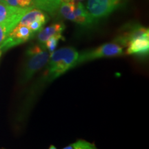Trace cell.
<instances>
[{
    "label": "cell",
    "mask_w": 149,
    "mask_h": 149,
    "mask_svg": "<svg viewBox=\"0 0 149 149\" xmlns=\"http://www.w3.org/2000/svg\"><path fill=\"white\" fill-rule=\"evenodd\" d=\"M62 149H97L95 145L83 139H79L72 143Z\"/></svg>",
    "instance_id": "13"
},
{
    "label": "cell",
    "mask_w": 149,
    "mask_h": 149,
    "mask_svg": "<svg viewBox=\"0 0 149 149\" xmlns=\"http://www.w3.org/2000/svg\"><path fill=\"white\" fill-rule=\"evenodd\" d=\"M0 1H1V2H5V1H6V0H0Z\"/></svg>",
    "instance_id": "20"
},
{
    "label": "cell",
    "mask_w": 149,
    "mask_h": 149,
    "mask_svg": "<svg viewBox=\"0 0 149 149\" xmlns=\"http://www.w3.org/2000/svg\"><path fill=\"white\" fill-rule=\"evenodd\" d=\"M124 54V49L122 46L116 42H111L104 44L95 48L84 51L79 53L77 65L82 63L95 60L104 57H113L122 55Z\"/></svg>",
    "instance_id": "4"
},
{
    "label": "cell",
    "mask_w": 149,
    "mask_h": 149,
    "mask_svg": "<svg viewBox=\"0 0 149 149\" xmlns=\"http://www.w3.org/2000/svg\"><path fill=\"white\" fill-rule=\"evenodd\" d=\"M33 8H19L4 2H0V24H13L17 26L21 19L28 11Z\"/></svg>",
    "instance_id": "7"
},
{
    "label": "cell",
    "mask_w": 149,
    "mask_h": 149,
    "mask_svg": "<svg viewBox=\"0 0 149 149\" xmlns=\"http://www.w3.org/2000/svg\"><path fill=\"white\" fill-rule=\"evenodd\" d=\"M46 22H47V20H36V21L30 24L28 26V27L31 29V31H32L34 34H35V33H38L39 31H41V30L43 29V26L45 25Z\"/></svg>",
    "instance_id": "17"
},
{
    "label": "cell",
    "mask_w": 149,
    "mask_h": 149,
    "mask_svg": "<svg viewBox=\"0 0 149 149\" xmlns=\"http://www.w3.org/2000/svg\"><path fill=\"white\" fill-rule=\"evenodd\" d=\"M64 37L62 36V35H56L54 36H52L50 37L48 40L46 41L44 44V46L47 49V51L49 52L50 53H53L55 51L56 48L58 45L59 41L60 40H64Z\"/></svg>",
    "instance_id": "14"
},
{
    "label": "cell",
    "mask_w": 149,
    "mask_h": 149,
    "mask_svg": "<svg viewBox=\"0 0 149 149\" xmlns=\"http://www.w3.org/2000/svg\"><path fill=\"white\" fill-rule=\"evenodd\" d=\"M60 2L61 0H34V7L51 15H55Z\"/></svg>",
    "instance_id": "10"
},
{
    "label": "cell",
    "mask_w": 149,
    "mask_h": 149,
    "mask_svg": "<svg viewBox=\"0 0 149 149\" xmlns=\"http://www.w3.org/2000/svg\"><path fill=\"white\" fill-rule=\"evenodd\" d=\"M1 54H2V51H1V50H0V57H1Z\"/></svg>",
    "instance_id": "19"
},
{
    "label": "cell",
    "mask_w": 149,
    "mask_h": 149,
    "mask_svg": "<svg viewBox=\"0 0 149 149\" xmlns=\"http://www.w3.org/2000/svg\"><path fill=\"white\" fill-rule=\"evenodd\" d=\"M95 20L93 19L86 7L81 2H77L75 4L74 22L81 26H87L93 24Z\"/></svg>",
    "instance_id": "9"
},
{
    "label": "cell",
    "mask_w": 149,
    "mask_h": 149,
    "mask_svg": "<svg viewBox=\"0 0 149 149\" xmlns=\"http://www.w3.org/2000/svg\"><path fill=\"white\" fill-rule=\"evenodd\" d=\"M115 42L126 47V54L144 57L149 52V30L139 24L128 28L122 35H119Z\"/></svg>",
    "instance_id": "2"
},
{
    "label": "cell",
    "mask_w": 149,
    "mask_h": 149,
    "mask_svg": "<svg viewBox=\"0 0 149 149\" xmlns=\"http://www.w3.org/2000/svg\"><path fill=\"white\" fill-rule=\"evenodd\" d=\"M78 1H81V0H78Z\"/></svg>",
    "instance_id": "21"
},
{
    "label": "cell",
    "mask_w": 149,
    "mask_h": 149,
    "mask_svg": "<svg viewBox=\"0 0 149 149\" xmlns=\"http://www.w3.org/2000/svg\"><path fill=\"white\" fill-rule=\"evenodd\" d=\"M47 20V16L43 12L42 10L38 8L31 9L22 17L19 24L24 26H29L32 22L36 21V20Z\"/></svg>",
    "instance_id": "12"
},
{
    "label": "cell",
    "mask_w": 149,
    "mask_h": 149,
    "mask_svg": "<svg viewBox=\"0 0 149 149\" xmlns=\"http://www.w3.org/2000/svg\"><path fill=\"white\" fill-rule=\"evenodd\" d=\"M78 57L79 53L72 47L61 48L51 53L44 74L45 81H53L76 66Z\"/></svg>",
    "instance_id": "1"
},
{
    "label": "cell",
    "mask_w": 149,
    "mask_h": 149,
    "mask_svg": "<svg viewBox=\"0 0 149 149\" xmlns=\"http://www.w3.org/2000/svg\"><path fill=\"white\" fill-rule=\"evenodd\" d=\"M50 53L44 45L40 44L31 46L26 51V60L20 75V82L26 84L37 72L47 65Z\"/></svg>",
    "instance_id": "3"
},
{
    "label": "cell",
    "mask_w": 149,
    "mask_h": 149,
    "mask_svg": "<svg viewBox=\"0 0 149 149\" xmlns=\"http://www.w3.org/2000/svg\"><path fill=\"white\" fill-rule=\"evenodd\" d=\"M13 24H0V46L3 44L10 31L15 27Z\"/></svg>",
    "instance_id": "16"
},
{
    "label": "cell",
    "mask_w": 149,
    "mask_h": 149,
    "mask_svg": "<svg viewBox=\"0 0 149 149\" xmlns=\"http://www.w3.org/2000/svg\"><path fill=\"white\" fill-rule=\"evenodd\" d=\"M0 2H1V1H0Z\"/></svg>",
    "instance_id": "22"
},
{
    "label": "cell",
    "mask_w": 149,
    "mask_h": 149,
    "mask_svg": "<svg viewBox=\"0 0 149 149\" xmlns=\"http://www.w3.org/2000/svg\"><path fill=\"white\" fill-rule=\"evenodd\" d=\"M126 0H87L86 8L95 20L107 17L124 5Z\"/></svg>",
    "instance_id": "5"
},
{
    "label": "cell",
    "mask_w": 149,
    "mask_h": 149,
    "mask_svg": "<svg viewBox=\"0 0 149 149\" xmlns=\"http://www.w3.org/2000/svg\"><path fill=\"white\" fill-rule=\"evenodd\" d=\"M58 10L63 17L74 22L75 3L74 0H61Z\"/></svg>",
    "instance_id": "11"
},
{
    "label": "cell",
    "mask_w": 149,
    "mask_h": 149,
    "mask_svg": "<svg viewBox=\"0 0 149 149\" xmlns=\"http://www.w3.org/2000/svg\"><path fill=\"white\" fill-rule=\"evenodd\" d=\"M48 149H57V148L55 146H53V145H51Z\"/></svg>",
    "instance_id": "18"
},
{
    "label": "cell",
    "mask_w": 149,
    "mask_h": 149,
    "mask_svg": "<svg viewBox=\"0 0 149 149\" xmlns=\"http://www.w3.org/2000/svg\"><path fill=\"white\" fill-rule=\"evenodd\" d=\"M65 29V25L63 23H55L48 26L40 31L37 33V39L39 44L44 46V44L50 37L56 35L62 34Z\"/></svg>",
    "instance_id": "8"
},
{
    "label": "cell",
    "mask_w": 149,
    "mask_h": 149,
    "mask_svg": "<svg viewBox=\"0 0 149 149\" xmlns=\"http://www.w3.org/2000/svg\"><path fill=\"white\" fill-rule=\"evenodd\" d=\"M34 33L27 26L20 25L18 24L10 31L6 40L0 46V50L2 51V53L8 51L15 46L23 44L31 40L33 37H34Z\"/></svg>",
    "instance_id": "6"
},
{
    "label": "cell",
    "mask_w": 149,
    "mask_h": 149,
    "mask_svg": "<svg viewBox=\"0 0 149 149\" xmlns=\"http://www.w3.org/2000/svg\"><path fill=\"white\" fill-rule=\"evenodd\" d=\"M4 3L19 8H35L34 0H6Z\"/></svg>",
    "instance_id": "15"
}]
</instances>
